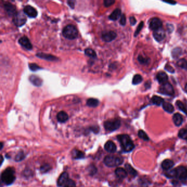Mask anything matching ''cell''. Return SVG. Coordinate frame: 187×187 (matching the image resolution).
<instances>
[{
  "label": "cell",
  "mask_w": 187,
  "mask_h": 187,
  "mask_svg": "<svg viewBox=\"0 0 187 187\" xmlns=\"http://www.w3.org/2000/svg\"><path fill=\"white\" fill-rule=\"evenodd\" d=\"M178 136L183 139H187V129L182 128L178 133Z\"/></svg>",
  "instance_id": "35"
},
{
  "label": "cell",
  "mask_w": 187,
  "mask_h": 187,
  "mask_svg": "<svg viewBox=\"0 0 187 187\" xmlns=\"http://www.w3.org/2000/svg\"><path fill=\"white\" fill-rule=\"evenodd\" d=\"M24 13L27 15L28 17L31 18H36L38 16V11L37 10L33 8L32 6H25L23 10Z\"/></svg>",
  "instance_id": "11"
},
{
  "label": "cell",
  "mask_w": 187,
  "mask_h": 187,
  "mask_svg": "<svg viewBox=\"0 0 187 187\" xmlns=\"http://www.w3.org/2000/svg\"><path fill=\"white\" fill-rule=\"evenodd\" d=\"M13 22L18 27H22L27 22V17L24 12L19 11L13 16Z\"/></svg>",
  "instance_id": "6"
},
{
  "label": "cell",
  "mask_w": 187,
  "mask_h": 187,
  "mask_svg": "<svg viewBox=\"0 0 187 187\" xmlns=\"http://www.w3.org/2000/svg\"><path fill=\"white\" fill-rule=\"evenodd\" d=\"M162 22L158 18H153V19H152L149 24L150 28L154 31L161 29L162 27Z\"/></svg>",
  "instance_id": "10"
},
{
  "label": "cell",
  "mask_w": 187,
  "mask_h": 187,
  "mask_svg": "<svg viewBox=\"0 0 187 187\" xmlns=\"http://www.w3.org/2000/svg\"><path fill=\"white\" fill-rule=\"evenodd\" d=\"M63 187H76V184L74 181L69 179Z\"/></svg>",
  "instance_id": "42"
},
{
  "label": "cell",
  "mask_w": 187,
  "mask_h": 187,
  "mask_svg": "<svg viewBox=\"0 0 187 187\" xmlns=\"http://www.w3.org/2000/svg\"><path fill=\"white\" fill-rule=\"evenodd\" d=\"M173 121L175 125L177 126H179L181 125L183 119L181 115L179 113H176L173 116Z\"/></svg>",
  "instance_id": "23"
},
{
  "label": "cell",
  "mask_w": 187,
  "mask_h": 187,
  "mask_svg": "<svg viewBox=\"0 0 187 187\" xmlns=\"http://www.w3.org/2000/svg\"><path fill=\"white\" fill-rule=\"evenodd\" d=\"M165 69L168 71V72H170L171 73H173L175 72V70L172 67V66H166V67H165Z\"/></svg>",
  "instance_id": "46"
},
{
  "label": "cell",
  "mask_w": 187,
  "mask_h": 187,
  "mask_svg": "<svg viewBox=\"0 0 187 187\" xmlns=\"http://www.w3.org/2000/svg\"><path fill=\"white\" fill-rule=\"evenodd\" d=\"M36 55L38 57L40 58L44 59L47 60V61H58V58H57L56 57L54 56V55H48V54H46V53H39L36 54Z\"/></svg>",
  "instance_id": "18"
},
{
  "label": "cell",
  "mask_w": 187,
  "mask_h": 187,
  "mask_svg": "<svg viewBox=\"0 0 187 187\" xmlns=\"http://www.w3.org/2000/svg\"><path fill=\"white\" fill-rule=\"evenodd\" d=\"M166 176H167L168 178H175V177H176V169L171 170L169 172H167V173L166 174Z\"/></svg>",
  "instance_id": "40"
},
{
  "label": "cell",
  "mask_w": 187,
  "mask_h": 187,
  "mask_svg": "<svg viewBox=\"0 0 187 187\" xmlns=\"http://www.w3.org/2000/svg\"><path fill=\"white\" fill-rule=\"evenodd\" d=\"M104 148L105 150L109 153H114L116 150V146L113 141H109L105 143Z\"/></svg>",
  "instance_id": "17"
},
{
  "label": "cell",
  "mask_w": 187,
  "mask_h": 187,
  "mask_svg": "<svg viewBox=\"0 0 187 187\" xmlns=\"http://www.w3.org/2000/svg\"><path fill=\"white\" fill-rule=\"evenodd\" d=\"M3 148V143H1V149H2Z\"/></svg>",
  "instance_id": "52"
},
{
  "label": "cell",
  "mask_w": 187,
  "mask_h": 187,
  "mask_svg": "<svg viewBox=\"0 0 187 187\" xmlns=\"http://www.w3.org/2000/svg\"><path fill=\"white\" fill-rule=\"evenodd\" d=\"M176 177L180 180L185 181L187 179V169L183 166H179L176 169Z\"/></svg>",
  "instance_id": "9"
},
{
  "label": "cell",
  "mask_w": 187,
  "mask_h": 187,
  "mask_svg": "<svg viewBox=\"0 0 187 187\" xmlns=\"http://www.w3.org/2000/svg\"><path fill=\"white\" fill-rule=\"evenodd\" d=\"M125 169H126L125 170H126L127 173H129L130 175L133 176H136L137 175V171L132 167L131 165L127 164L126 165H125Z\"/></svg>",
  "instance_id": "30"
},
{
  "label": "cell",
  "mask_w": 187,
  "mask_h": 187,
  "mask_svg": "<svg viewBox=\"0 0 187 187\" xmlns=\"http://www.w3.org/2000/svg\"><path fill=\"white\" fill-rule=\"evenodd\" d=\"M57 118L58 121L59 122H61V123H64L68 120L69 116L65 111H61L58 113V114L57 115Z\"/></svg>",
  "instance_id": "20"
},
{
  "label": "cell",
  "mask_w": 187,
  "mask_h": 187,
  "mask_svg": "<svg viewBox=\"0 0 187 187\" xmlns=\"http://www.w3.org/2000/svg\"><path fill=\"white\" fill-rule=\"evenodd\" d=\"M130 22L131 25H134L136 24L137 20L134 17H131L130 18Z\"/></svg>",
  "instance_id": "47"
},
{
  "label": "cell",
  "mask_w": 187,
  "mask_h": 187,
  "mask_svg": "<svg viewBox=\"0 0 187 187\" xmlns=\"http://www.w3.org/2000/svg\"><path fill=\"white\" fill-rule=\"evenodd\" d=\"M178 66L187 70V61L184 59H181L177 62Z\"/></svg>",
  "instance_id": "31"
},
{
  "label": "cell",
  "mask_w": 187,
  "mask_h": 187,
  "mask_svg": "<svg viewBox=\"0 0 187 187\" xmlns=\"http://www.w3.org/2000/svg\"><path fill=\"white\" fill-rule=\"evenodd\" d=\"M124 162L122 157L114 155H108L104 159V162L105 165L108 167H113L121 165Z\"/></svg>",
  "instance_id": "4"
},
{
  "label": "cell",
  "mask_w": 187,
  "mask_h": 187,
  "mask_svg": "<svg viewBox=\"0 0 187 187\" xmlns=\"http://www.w3.org/2000/svg\"><path fill=\"white\" fill-rule=\"evenodd\" d=\"M69 180V179L68 173L66 172H63L61 174L57 181V185L58 187H64Z\"/></svg>",
  "instance_id": "13"
},
{
  "label": "cell",
  "mask_w": 187,
  "mask_h": 187,
  "mask_svg": "<svg viewBox=\"0 0 187 187\" xmlns=\"http://www.w3.org/2000/svg\"><path fill=\"white\" fill-rule=\"evenodd\" d=\"M174 166V162L171 160H165L161 164L162 168L165 170H170Z\"/></svg>",
  "instance_id": "22"
},
{
  "label": "cell",
  "mask_w": 187,
  "mask_h": 187,
  "mask_svg": "<svg viewBox=\"0 0 187 187\" xmlns=\"http://www.w3.org/2000/svg\"><path fill=\"white\" fill-rule=\"evenodd\" d=\"M181 52L182 50L180 48H176V49H175V50L172 51V56L174 58H176L178 57V56H179V55H181Z\"/></svg>",
  "instance_id": "38"
},
{
  "label": "cell",
  "mask_w": 187,
  "mask_h": 187,
  "mask_svg": "<svg viewBox=\"0 0 187 187\" xmlns=\"http://www.w3.org/2000/svg\"><path fill=\"white\" fill-rule=\"evenodd\" d=\"M153 36L156 41L160 42L163 40L165 38V31L161 28L159 30H155L153 33Z\"/></svg>",
  "instance_id": "15"
},
{
  "label": "cell",
  "mask_w": 187,
  "mask_h": 187,
  "mask_svg": "<svg viewBox=\"0 0 187 187\" xmlns=\"http://www.w3.org/2000/svg\"><path fill=\"white\" fill-rule=\"evenodd\" d=\"M143 81V78L142 76L139 74H136L134 76L132 80V83L133 85H138L141 83H142Z\"/></svg>",
  "instance_id": "32"
},
{
  "label": "cell",
  "mask_w": 187,
  "mask_h": 187,
  "mask_svg": "<svg viewBox=\"0 0 187 187\" xmlns=\"http://www.w3.org/2000/svg\"><path fill=\"white\" fill-rule=\"evenodd\" d=\"M117 138L120 143L122 148L125 152H130L134 148V145L128 135L120 134L117 136Z\"/></svg>",
  "instance_id": "2"
},
{
  "label": "cell",
  "mask_w": 187,
  "mask_h": 187,
  "mask_svg": "<svg viewBox=\"0 0 187 187\" xmlns=\"http://www.w3.org/2000/svg\"><path fill=\"white\" fill-rule=\"evenodd\" d=\"M85 53L86 55L88 57H90L91 58H95L97 57V55L96 53V52L92 49L91 48H87L85 50Z\"/></svg>",
  "instance_id": "33"
},
{
  "label": "cell",
  "mask_w": 187,
  "mask_h": 187,
  "mask_svg": "<svg viewBox=\"0 0 187 187\" xmlns=\"http://www.w3.org/2000/svg\"><path fill=\"white\" fill-rule=\"evenodd\" d=\"M72 156L75 159H81L84 158L85 154L80 150L74 149L72 152Z\"/></svg>",
  "instance_id": "25"
},
{
  "label": "cell",
  "mask_w": 187,
  "mask_h": 187,
  "mask_svg": "<svg viewBox=\"0 0 187 187\" xmlns=\"http://www.w3.org/2000/svg\"><path fill=\"white\" fill-rule=\"evenodd\" d=\"M115 2V1L114 0H105L104 1V5L106 7H108L113 5Z\"/></svg>",
  "instance_id": "43"
},
{
  "label": "cell",
  "mask_w": 187,
  "mask_h": 187,
  "mask_svg": "<svg viewBox=\"0 0 187 187\" xmlns=\"http://www.w3.org/2000/svg\"><path fill=\"white\" fill-rule=\"evenodd\" d=\"M51 169V167L48 164H45V165H43L41 167V171L42 172H46L47 171L50 170Z\"/></svg>",
  "instance_id": "44"
},
{
  "label": "cell",
  "mask_w": 187,
  "mask_h": 187,
  "mask_svg": "<svg viewBox=\"0 0 187 187\" xmlns=\"http://www.w3.org/2000/svg\"><path fill=\"white\" fill-rule=\"evenodd\" d=\"M117 34L113 31H104L102 33V39L106 42H110L115 40Z\"/></svg>",
  "instance_id": "8"
},
{
  "label": "cell",
  "mask_w": 187,
  "mask_h": 187,
  "mask_svg": "<svg viewBox=\"0 0 187 187\" xmlns=\"http://www.w3.org/2000/svg\"><path fill=\"white\" fill-rule=\"evenodd\" d=\"M5 10H6L7 13L8 14L9 16H14L16 13V8L13 5L11 4L9 2H6L3 5Z\"/></svg>",
  "instance_id": "14"
},
{
  "label": "cell",
  "mask_w": 187,
  "mask_h": 187,
  "mask_svg": "<svg viewBox=\"0 0 187 187\" xmlns=\"http://www.w3.org/2000/svg\"><path fill=\"white\" fill-rule=\"evenodd\" d=\"M156 79L162 85L164 83H167L168 76L165 72H159L156 75Z\"/></svg>",
  "instance_id": "16"
},
{
  "label": "cell",
  "mask_w": 187,
  "mask_h": 187,
  "mask_svg": "<svg viewBox=\"0 0 187 187\" xmlns=\"http://www.w3.org/2000/svg\"><path fill=\"white\" fill-rule=\"evenodd\" d=\"M29 80L31 83L33 84V85L38 86V87L41 86L43 83V81L41 78H40L38 76L34 75H31L29 77Z\"/></svg>",
  "instance_id": "19"
},
{
  "label": "cell",
  "mask_w": 187,
  "mask_h": 187,
  "mask_svg": "<svg viewBox=\"0 0 187 187\" xmlns=\"http://www.w3.org/2000/svg\"><path fill=\"white\" fill-rule=\"evenodd\" d=\"M121 14V10L120 9H119V8H116V10H115L114 11L111 13V14H110L109 17V18L111 20H114V21L116 20L120 17Z\"/></svg>",
  "instance_id": "24"
},
{
  "label": "cell",
  "mask_w": 187,
  "mask_h": 187,
  "mask_svg": "<svg viewBox=\"0 0 187 187\" xmlns=\"http://www.w3.org/2000/svg\"><path fill=\"white\" fill-rule=\"evenodd\" d=\"M1 164L2 165V163H3V158L2 155H1Z\"/></svg>",
  "instance_id": "50"
},
{
  "label": "cell",
  "mask_w": 187,
  "mask_h": 187,
  "mask_svg": "<svg viewBox=\"0 0 187 187\" xmlns=\"http://www.w3.org/2000/svg\"><path fill=\"white\" fill-rule=\"evenodd\" d=\"M176 104L179 110H181L182 111H183L186 115H187V108L186 105L180 100H177L176 102Z\"/></svg>",
  "instance_id": "29"
},
{
  "label": "cell",
  "mask_w": 187,
  "mask_h": 187,
  "mask_svg": "<svg viewBox=\"0 0 187 187\" xmlns=\"http://www.w3.org/2000/svg\"><path fill=\"white\" fill-rule=\"evenodd\" d=\"M121 126V122L119 119H113L106 121L104 123L105 129L109 131H114Z\"/></svg>",
  "instance_id": "5"
},
{
  "label": "cell",
  "mask_w": 187,
  "mask_h": 187,
  "mask_svg": "<svg viewBox=\"0 0 187 187\" xmlns=\"http://www.w3.org/2000/svg\"><path fill=\"white\" fill-rule=\"evenodd\" d=\"M152 102L154 104L157 105V106H160V105L162 104L164 102V100L159 96H154L152 98Z\"/></svg>",
  "instance_id": "27"
},
{
  "label": "cell",
  "mask_w": 187,
  "mask_h": 187,
  "mask_svg": "<svg viewBox=\"0 0 187 187\" xmlns=\"http://www.w3.org/2000/svg\"><path fill=\"white\" fill-rule=\"evenodd\" d=\"M68 4L72 8H74L75 6V1H68Z\"/></svg>",
  "instance_id": "48"
},
{
  "label": "cell",
  "mask_w": 187,
  "mask_h": 187,
  "mask_svg": "<svg viewBox=\"0 0 187 187\" xmlns=\"http://www.w3.org/2000/svg\"><path fill=\"white\" fill-rule=\"evenodd\" d=\"M138 135L139 137L141 138V139H143L144 141H148L149 137L147 134L145 133V132L143 131V130H139L138 132Z\"/></svg>",
  "instance_id": "36"
},
{
  "label": "cell",
  "mask_w": 187,
  "mask_h": 187,
  "mask_svg": "<svg viewBox=\"0 0 187 187\" xmlns=\"http://www.w3.org/2000/svg\"><path fill=\"white\" fill-rule=\"evenodd\" d=\"M16 180V172L14 168L8 167L1 174V181L6 185H11Z\"/></svg>",
  "instance_id": "1"
},
{
  "label": "cell",
  "mask_w": 187,
  "mask_h": 187,
  "mask_svg": "<svg viewBox=\"0 0 187 187\" xmlns=\"http://www.w3.org/2000/svg\"><path fill=\"white\" fill-rule=\"evenodd\" d=\"M138 60L139 62L142 64H148L149 61H150V59L148 58H145L143 57L142 55H139L138 57Z\"/></svg>",
  "instance_id": "34"
},
{
  "label": "cell",
  "mask_w": 187,
  "mask_h": 187,
  "mask_svg": "<svg viewBox=\"0 0 187 187\" xmlns=\"http://www.w3.org/2000/svg\"><path fill=\"white\" fill-rule=\"evenodd\" d=\"M25 156L23 152H20L18 154H17V156H16L15 160L16 161H22L25 158Z\"/></svg>",
  "instance_id": "39"
},
{
  "label": "cell",
  "mask_w": 187,
  "mask_h": 187,
  "mask_svg": "<svg viewBox=\"0 0 187 187\" xmlns=\"http://www.w3.org/2000/svg\"><path fill=\"white\" fill-rule=\"evenodd\" d=\"M185 90H186V91L187 92V84L186 85V86H185Z\"/></svg>",
  "instance_id": "51"
},
{
  "label": "cell",
  "mask_w": 187,
  "mask_h": 187,
  "mask_svg": "<svg viewBox=\"0 0 187 187\" xmlns=\"http://www.w3.org/2000/svg\"><path fill=\"white\" fill-rule=\"evenodd\" d=\"M161 94L173 96L175 94V91L172 85L169 83H166L162 84L159 88Z\"/></svg>",
  "instance_id": "7"
},
{
  "label": "cell",
  "mask_w": 187,
  "mask_h": 187,
  "mask_svg": "<svg viewBox=\"0 0 187 187\" xmlns=\"http://www.w3.org/2000/svg\"><path fill=\"white\" fill-rule=\"evenodd\" d=\"M165 3H167L169 4H171V5H175L176 4V2L175 1H164Z\"/></svg>",
  "instance_id": "49"
},
{
  "label": "cell",
  "mask_w": 187,
  "mask_h": 187,
  "mask_svg": "<svg viewBox=\"0 0 187 187\" xmlns=\"http://www.w3.org/2000/svg\"><path fill=\"white\" fill-rule=\"evenodd\" d=\"M18 42L19 44L22 46L23 47H24L27 50H31L33 48L32 44H31L30 40L26 36H23L22 38H20L18 41Z\"/></svg>",
  "instance_id": "12"
},
{
  "label": "cell",
  "mask_w": 187,
  "mask_h": 187,
  "mask_svg": "<svg viewBox=\"0 0 187 187\" xmlns=\"http://www.w3.org/2000/svg\"><path fill=\"white\" fill-rule=\"evenodd\" d=\"M62 33L64 37L69 40H74L78 36L77 28L72 24L66 25L63 29Z\"/></svg>",
  "instance_id": "3"
},
{
  "label": "cell",
  "mask_w": 187,
  "mask_h": 187,
  "mask_svg": "<svg viewBox=\"0 0 187 187\" xmlns=\"http://www.w3.org/2000/svg\"><path fill=\"white\" fill-rule=\"evenodd\" d=\"M115 172L116 176L120 179H124L127 176L126 170L120 167L116 169Z\"/></svg>",
  "instance_id": "21"
},
{
  "label": "cell",
  "mask_w": 187,
  "mask_h": 187,
  "mask_svg": "<svg viewBox=\"0 0 187 187\" xmlns=\"http://www.w3.org/2000/svg\"><path fill=\"white\" fill-rule=\"evenodd\" d=\"M143 25H144V22H141L139 23V24L137 28V29H136V31L134 33V35L135 37H136L138 35L140 31H141V30L143 28Z\"/></svg>",
  "instance_id": "41"
},
{
  "label": "cell",
  "mask_w": 187,
  "mask_h": 187,
  "mask_svg": "<svg viewBox=\"0 0 187 187\" xmlns=\"http://www.w3.org/2000/svg\"><path fill=\"white\" fill-rule=\"evenodd\" d=\"M99 104V100L96 98H89L86 102V104L87 106L92 108L97 107Z\"/></svg>",
  "instance_id": "26"
},
{
  "label": "cell",
  "mask_w": 187,
  "mask_h": 187,
  "mask_svg": "<svg viewBox=\"0 0 187 187\" xmlns=\"http://www.w3.org/2000/svg\"><path fill=\"white\" fill-rule=\"evenodd\" d=\"M120 23L121 25L124 26L125 25L126 23V16L125 14H122L121 16V18H120Z\"/></svg>",
  "instance_id": "45"
},
{
  "label": "cell",
  "mask_w": 187,
  "mask_h": 187,
  "mask_svg": "<svg viewBox=\"0 0 187 187\" xmlns=\"http://www.w3.org/2000/svg\"><path fill=\"white\" fill-rule=\"evenodd\" d=\"M29 68L33 72H36L38 70L42 69L41 68H40L38 65H37L35 63H30L29 64Z\"/></svg>",
  "instance_id": "37"
},
{
  "label": "cell",
  "mask_w": 187,
  "mask_h": 187,
  "mask_svg": "<svg viewBox=\"0 0 187 187\" xmlns=\"http://www.w3.org/2000/svg\"><path fill=\"white\" fill-rule=\"evenodd\" d=\"M162 108L166 111L169 113H172L174 111L173 106L168 102H164L162 104Z\"/></svg>",
  "instance_id": "28"
}]
</instances>
